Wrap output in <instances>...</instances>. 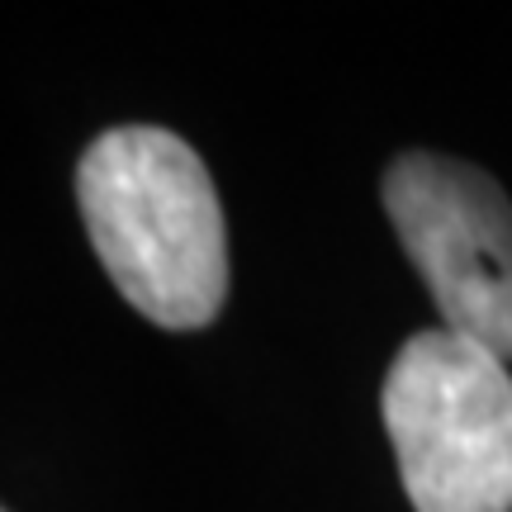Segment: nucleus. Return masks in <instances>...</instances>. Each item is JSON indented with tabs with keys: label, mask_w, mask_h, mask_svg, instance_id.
I'll use <instances>...</instances> for the list:
<instances>
[{
	"label": "nucleus",
	"mask_w": 512,
	"mask_h": 512,
	"mask_svg": "<svg viewBox=\"0 0 512 512\" xmlns=\"http://www.w3.org/2000/svg\"><path fill=\"white\" fill-rule=\"evenodd\" d=\"M0 512H5V508H0Z\"/></svg>",
	"instance_id": "nucleus-4"
},
{
	"label": "nucleus",
	"mask_w": 512,
	"mask_h": 512,
	"mask_svg": "<svg viewBox=\"0 0 512 512\" xmlns=\"http://www.w3.org/2000/svg\"><path fill=\"white\" fill-rule=\"evenodd\" d=\"M380 408L418 512H512L508 361L451 328H422L384 375Z\"/></svg>",
	"instance_id": "nucleus-2"
},
{
	"label": "nucleus",
	"mask_w": 512,
	"mask_h": 512,
	"mask_svg": "<svg viewBox=\"0 0 512 512\" xmlns=\"http://www.w3.org/2000/svg\"><path fill=\"white\" fill-rule=\"evenodd\" d=\"M380 195L446 328L512 361V200L503 185L456 157L403 152Z\"/></svg>",
	"instance_id": "nucleus-3"
},
{
	"label": "nucleus",
	"mask_w": 512,
	"mask_h": 512,
	"mask_svg": "<svg viewBox=\"0 0 512 512\" xmlns=\"http://www.w3.org/2000/svg\"><path fill=\"white\" fill-rule=\"evenodd\" d=\"M76 200L114 290L157 328L195 332L228 299V228L209 166L181 133L105 128L76 166Z\"/></svg>",
	"instance_id": "nucleus-1"
}]
</instances>
